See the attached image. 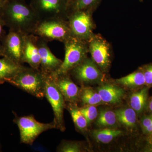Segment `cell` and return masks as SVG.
Masks as SVG:
<instances>
[{
    "mask_svg": "<svg viewBox=\"0 0 152 152\" xmlns=\"http://www.w3.org/2000/svg\"><path fill=\"white\" fill-rule=\"evenodd\" d=\"M0 16L9 30L24 35L32 34L40 20L25 0H8Z\"/></svg>",
    "mask_w": 152,
    "mask_h": 152,
    "instance_id": "obj_1",
    "label": "cell"
},
{
    "mask_svg": "<svg viewBox=\"0 0 152 152\" xmlns=\"http://www.w3.org/2000/svg\"><path fill=\"white\" fill-rule=\"evenodd\" d=\"M46 74L40 69L24 66L23 69L7 83L36 97H45Z\"/></svg>",
    "mask_w": 152,
    "mask_h": 152,
    "instance_id": "obj_2",
    "label": "cell"
},
{
    "mask_svg": "<svg viewBox=\"0 0 152 152\" xmlns=\"http://www.w3.org/2000/svg\"><path fill=\"white\" fill-rule=\"evenodd\" d=\"M32 34L48 42L57 41L63 43L72 37L67 20L62 18L40 20Z\"/></svg>",
    "mask_w": 152,
    "mask_h": 152,
    "instance_id": "obj_3",
    "label": "cell"
},
{
    "mask_svg": "<svg viewBox=\"0 0 152 152\" xmlns=\"http://www.w3.org/2000/svg\"><path fill=\"white\" fill-rule=\"evenodd\" d=\"M65 57L61 65L55 75L69 74L74 68L88 57V42L72 37L64 43Z\"/></svg>",
    "mask_w": 152,
    "mask_h": 152,
    "instance_id": "obj_4",
    "label": "cell"
},
{
    "mask_svg": "<svg viewBox=\"0 0 152 152\" xmlns=\"http://www.w3.org/2000/svg\"><path fill=\"white\" fill-rule=\"evenodd\" d=\"M15 115L14 122L16 124L20 132L21 142L32 145L42 133L52 129H56L53 122L48 124L39 122L33 115L19 117Z\"/></svg>",
    "mask_w": 152,
    "mask_h": 152,
    "instance_id": "obj_5",
    "label": "cell"
},
{
    "mask_svg": "<svg viewBox=\"0 0 152 152\" xmlns=\"http://www.w3.org/2000/svg\"><path fill=\"white\" fill-rule=\"evenodd\" d=\"M93 14L85 10L75 11L69 14L67 20L73 37L88 42L96 28Z\"/></svg>",
    "mask_w": 152,
    "mask_h": 152,
    "instance_id": "obj_6",
    "label": "cell"
},
{
    "mask_svg": "<svg viewBox=\"0 0 152 152\" xmlns=\"http://www.w3.org/2000/svg\"><path fill=\"white\" fill-rule=\"evenodd\" d=\"M70 4L69 0H31L29 4L40 20H67Z\"/></svg>",
    "mask_w": 152,
    "mask_h": 152,
    "instance_id": "obj_7",
    "label": "cell"
},
{
    "mask_svg": "<svg viewBox=\"0 0 152 152\" xmlns=\"http://www.w3.org/2000/svg\"><path fill=\"white\" fill-rule=\"evenodd\" d=\"M88 44L91 58L104 73L107 72L111 64V45L100 34L95 33Z\"/></svg>",
    "mask_w": 152,
    "mask_h": 152,
    "instance_id": "obj_8",
    "label": "cell"
},
{
    "mask_svg": "<svg viewBox=\"0 0 152 152\" xmlns=\"http://www.w3.org/2000/svg\"><path fill=\"white\" fill-rule=\"evenodd\" d=\"M45 97L50 104L53 112L54 122L56 129L65 130L64 112L65 107V101L61 93L55 83L52 74H46Z\"/></svg>",
    "mask_w": 152,
    "mask_h": 152,
    "instance_id": "obj_9",
    "label": "cell"
},
{
    "mask_svg": "<svg viewBox=\"0 0 152 152\" xmlns=\"http://www.w3.org/2000/svg\"><path fill=\"white\" fill-rule=\"evenodd\" d=\"M80 83L88 84L102 82L104 73L91 58L87 57L69 73Z\"/></svg>",
    "mask_w": 152,
    "mask_h": 152,
    "instance_id": "obj_10",
    "label": "cell"
},
{
    "mask_svg": "<svg viewBox=\"0 0 152 152\" xmlns=\"http://www.w3.org/2000/svg\"><path fill=\"white\" fill-rule=\"evenodd\" d=\"M24 36L22 33L9 30V32L1 41L2 56L23 65Z\"/></svg>",
    "mask_w": 152,
    "mask_h": 152,
    "instance_id": "obj_11",
    "label": "cell"
},
{
    "mask_svg": "<svg viewBox=\"0 0 152 152\" xmlns=\"http://www.w3.org/2000/svg\"><path fill=\"white\" fill-rule=\"evenodd\" d=\"M37 43L40 57V69L45 74L54 73L59 69L63 61L52 53L47 41L38 37Z\"/></svg>",
    "mask_w": 152,
    "mask_h": 152,
    "instance_id": "obj_12",
    "label": "cell"
},
{
    "mask_svg": "<svg viewBox=\"0 0 152 152\" xmlns=\"http://www.w3.org/2000/svg\"><path fill=\"white\" fill-rule=\"evenodd\" d=\"M52 74L55 83L62 94L65 102L75 104L80 100L81 89L71 80L69 74Z\"/></svg>",
    "mask_w": 152,
    "mask_h": 152,
    "instance_id": "obj_13",
    "label": "cell"
},
{
    "mask_svg": "<svg viewBox=\"0 0 152 152\" xmlns=\"http://www.w3.org/2000/svg\"><path fill=\"white\" fill-rule=\"evenodd\" d=\"M38 37L32 34L25 35L23 62L31 67L39 69L40 57L38 48Z\"/></svg>",
    "mask_w": 152,
    "mask_h": 152,
    "instance_id": "obj_14",
    "label": "cell"
},
{
    "mask_svg": "<svg viewBox=\"0 0 152 152\" xmlns=\"http://www.w3.org/2000/svg\"><path fill=\"white\" fill-rule=\"evenodd\" d=\"M97 92L104 103L110 104L119 103L124 94L122 88L111 84L102 85Z\"/></svg>",
    "mask_w": 152,
    "mask_h": 152,
    "instance_id": "obj_15",
    "label": "cell"
},
{
    "mask_svg": "<svg viewBox=\"0 0 152 152\" xmlns=\"http://www.w3.org/2000/svg\"><path fill=\"white\" fill-rule=\"evenodd\" d=\"M23 67L6 57L0 58V84L13 78Z\"/></svg>",
    "mask_w": 152,
    "mask_h": 152,
    "instance_id": "obj_16",
    "label": "cell"
},
{
    "mask_svg": "<svg viewBox=\"0 0 152 152\" xmlns=\"http://www.w3.org/2000/svg\"><path fill=\"white\" fill-rule=\"evenodd\" d=\"M115 82L118 84L129 88H136L145 84L142 68L128 75L116 79Z\"/></svg>",
    "mask_w": 152,
    "mask_h": 152,
    "instance_id": "obj_17",
    "label": "cell"
},
{
    "mask_svg": "<svg viewBox=\"0 0 152 152\" xmlns=\"http://www.w3.org/2000/svg\"><path fill=\"white\" fill-rule=\"evenodd\" d=\"M117 120L126 127L133 128L136 126L137 115L132 108L121 109L115 111Z\"/></svg>",
    "mask_w": 152,
    "mask_h": 152,
    "instance_id": "obj_18",
    "label": "cell"
},
{
    "mask_svg": "<svg viewBox=\"0 0 152 152\" xmlns=\"http://www.w3.org/2000/svg\"><path fill=\"white\" fill-rule=\"evenodd\" d=\"M148 88H144L131 95L130 104L131 108L137 113L142 112L146 105Z\"/></svg>",
    "mask_w": 152,
    "mask_h": 152,
    "instance_id": "obj_19",
    "label": "cell"
},
{
    "mask_svg": "<svg viewBox=\"0 0 152 152\" xmlns=\"http://www.w3.org/2000/svg\"><path fill=\"white\" fill-rule=\"evenodd\" d=\"M80 100L84 106H96L104 103L98 92L88 87L81 89Z\"/></svg>",
    "mask_w": 152,
    "mask_h": 152,
    "instance_id": "obj_20",
    "label": "cell"
},
{
    "mask_svg": "<svg viewBox=\"0 0 152 152\" xmlns=\"http://www.w3.org/2000/svg\"><path fill=\"white\" fill-rule=\"evenodd\" d=\"M102 0H74L70 4L69 12L77 10H85L94 13Z\"/></svg>",
    "mask_w": 152,
    "mask_h": 152,
    "instance_id": "obj_21",
    "label": "cell"
},
{
    "mask_svg": "<svg viewBox=\"0 0 152 152\" xmlns=\"http://www.w3.org/2000/svg\"><path fill=\"white\" fill-rule=\"evenodd\" d=\"M67 108L77 129L82 132H85L86 130L88 124L86 118L80 110V108L78 107L75 104L69 103Z\"/></svg>",
    "mask_w": 152,
    "mask_h": 152,
    "instance_id": "obj_22",
    "label": "cell"
},
{
    "mask_svg": "<svg viewBox=\"0 0 152 152\" xmlns=\"http://www.w3.org/2000/svg\"><path fill=\"white\" fill-rule=\"evenodd\" d=\"M122 132L114 129H101L94 130L92 132V135L96 140L104 144H108L115 138L121 135Z\"/></svg>",
    "mask_w": 152,
    "mask_h": 152,
    "instance_id": "obj_23",
    "label": "cell"
},
{
    "mask_svg": "<svg viewBox=\"0 0 152 152\" xmlns=\"http://www.w3.org/2000/svg\"><path fill=\"white\" fill-rule=\"evenodd\" d=\"M117 119L115 112L109 110L101 111L97 121L100 126L112 127L116 124Z\"/></svg>",
    "mask_w": 152,
    "mask_h": 152,
    "instance_id": "obj_24",
    "label": "cell"
},
{
    "mask_svg": "<svg viewBox=\"0 0 152 152\" xmlns=\"http://www.w3.org/2000/svg\"><path fill=\"white\" fill-rule=\"evenodd\" d=\"M57 152H80L83 151L81 145L77 142L63 141L57 148Z\"/></svg>",
    "mask_w": 152,
    "mask_h": 152,
    "instance_id": "obj_25",
    "label": "cell"
},
{
    "mask_svg": "<svg viewBox=\"0 0 152 152\" xmlns=\"http://www.w3.org/2000/svg\"><path fill=\"white\" fill-rule=\"evenodd\" d=\"M80 110L86 119L88 125L97 117V110L95 106L85 105L83 107L80 108Z\"/></svg>",
    "mask_w": 152,
    "mask_h": 152,
    "instance_id": "obj_26",
    "label": "cell"
},
{
    "mask_svg": "<svg viewBox=\"0 0 152 152\" xmlns=\"http://www.w3.org/2000/svg\"><path fill=\"white\" fill-rule=\"evenodd\" d=\"M141 68L143 72L145 84L152 86V64L144 66Z\"/></svg>",
    "mask_w": 152,
    "mask_h": 152,
    "instance_id": "obj_27",
    "label": "cell"
},
{
    "mask_svg": "<svg viewBox=\"0 0 152 152\" xmlns=\"http://www.w3.org/2000/svg\"><path fill=\"white\" fill-rule=\"evenodd\" d=\"M141 124L143 129L151 126L152 125V115L143 118L141 120Z\"/></svg>",
    "mask_w": 152,
    "mask_h": 152,
    "instance_id": "obj_28",
    "label": "cell"
},
{
    "mask_svg": "<svg viewBox=\"0 0 152 152\" xmlns=\"http://www.w3.org/2000/svg\"><path fill=\"white\" fill-rule=\"evenodd\" d=\"M6 26L4 23L0 16V42L2 40L6 34L4 29V27Z\"/></svg>",
    "mask_w": 152,
    "mask_h": 152,
    "instance_id": "obj_29",
    "label": "cell"
},
{
    "mask_svg": "<svg viewBox=\"0 0 152 152\" xmlns=\"http://www.w3.org/2000/svg\"><path fill=\"white\" fill-rule=\"evenodd\" d=\"M8 0H0V14Z\"/></svg>",
    "mask_w": 152,
    "mask_h": 152,
    "instance_id": "obj_30",
    "label": "cell"
},
{
    "mask_svg": "<svg viewBox=\"0 0 152 152\" xmlns=\"http://www.w3.org/2000/svg\"><path fill=\"white\" fill-rule=\"evenodd\" d=\"M145 133L147 134H152V125L148 127L144 128L143 129Z\"/></svg>",
    "mask_w": 152,
    "mask_h": 152,
    "instance_id": "obj_31",
    "label": "cell"
},
{
    "mask_svg": "<svg viewBox=\"0 0 152 152\" xmlns=\"http://www.w3.org/2000/svg\"><path fill=\"white\" fill-rule=\"evenodd\" d=\"M149 109L150 111L152 113V99L150 101L149 104Z\"/></svg>",
    "mask_w": 152,
    "mask_h": 152,
    "instance_id": "obj_32",
    "label": "cell"
},
{
    "mask_svg": "<svg viewBox=\"0 0 152 152\" xmlns=\"http://www.w3.org/2000/svg\"><path fill=\"white\" fill-rule=\"evenodd\" d=\"M0 56H2V50L1 45L0 42Z\"/></svg>",
    "mask_w": 152,
    "mask_h": 152,
    "instance_id": "obj_33",
    "label": "cell"
},
{
    "mask_svg": "<svg viewBox=\"0 0 152 152\" xmlns=\"http://www.w3.org/2000/svg\"><path fill=\"white\" fill-rule=\"evenodd\" d=\"M150 143H151V145L152 147V137H151V139H150Z\"/></svg>",
    "mask_w": 152,
    "mask_h": 152,
    "instance_id": "obj_34",
    "label": "cell"
},
{
    "mask_svg": "<svg viewBox=\"0 0 152 152\" xmlns=\"http://www.w3.org/2000/svg\"><path fill=\"white\" fill-rule=\"evenodd\" d=\"M74 1V0H69L70 1V3L71 2H72V1Z\"/></svg>",
    "mask_w": 152,
    "mask_h": 152,
    "instance_id": "obj_35",
    "label": "cell"
}]
</instances>
